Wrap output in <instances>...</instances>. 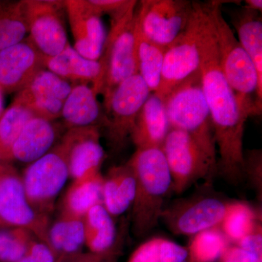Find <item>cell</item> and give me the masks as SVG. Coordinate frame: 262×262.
Instances as JSON below:
<instances>
[{
  "label": "cell",
  "instance_id": "d590c367",
  "mask_svg": "<svg viewBox=\"0 0 262 262\" xmlns=\"http://www.w3.org/2000/svg\"><path fill=\"white\" fill-rule=\"evenodd\" d=\"M188 261L187 248L168 239L160 238L159 262Z\"/></svg>",
  "mask_w": 262,
  "mask_h": 262
},
{
  "label": "cell",
  "instance_id": "f1b7e54d",
  "mask_svg": "<svg viewBox=\"0 0 262 262\" xmlns=\"http://www.w3.org/2000/svg\"><path fill=\"white\" fill-rule=\"evenodd\" d=\"M23 1H3L0 5V51L18 44L28 33Z\"/></svg>",
  "mask_w": 262,
  "mask_h": 262
},
{
  "label": "cell",
  "instance_id": "836d02e7",
  "mask_svg": "<svg viewBox=\"0 0 262 262\" xmlns=\"http://www.w3.org/2000/svg\"><path fill=\"white\" fill-rule=\"evenodd\" d=\"M101 15H108L112 22L120 20L138 5L134 0H89Z\"/></svg>",
  "mask_w": 262,
  "mask_h": 262
},
{
  "label": "cell",
  "instance_id": "277c9868",
  "mask_svg": "<svg viewBox=\"0 0 262 262\" xmlns=\"http://www.w3.org/2000/svg\"><path fill=\"white\" fill-rule=\"evenodd\" d=\"M161 149L171 175L172 190L177 194H182L201 180L212 184L218 173L216 151L184 131L170 128Z\"/></svg>",
  "mask_w": 262,
  "mask_h": 262
},
{
  "label": "cell",
  "instance_id": "30bf717a",
  "mask_svg": "<svg viewBox=\"0 0 262 262\" xmlns=\"http://www.w3.org/2000/svg\"><path fill=\"white\" fill-rule=\"evenodd\" d=\"M69 177L67 151L62 144L31 163L21 179L26 196L32 208L47 215Z\"/></svg>",
  "mask_w": 262,
  "mask_h": 262
},
{
  "label": "cell",
  "instance_id": "d6986e66",
  "mask_svg": "<svg viewBox=\"0 0 262 262\" xmlns=\"http://www.w3.org/2000/svg\"><path fill=\"white\" fill-rule=\"evenodd\" d=\"M89 84H75L67 96L61 117L69 129L103 126V108Z\"/></svg>",
  "mask_w": 262,
  "mask_h": 262
},
{
  "label": "cell",
  "instance_id": "ab89813d",
  "mask_svg": "<svg viewBox=\"0 0 262 262\" xmlns=\"http://www.w3.org/2000/svg\"><path fill=\"white\" fill-rule=\"evenodd\" d=\"M97 255L93 254V253H79L76 256H72L67 258H63L61 262H91L96 258Z\"/></svg>",
  "mask_w": 262,
  "mask_h": 262
},
{
  "label": "cell",
  "instance_id": "4fadbf2b",
  "mask_svg": "<svg viewBox=\"0 0 262 262\" xmlns=\"http://www.w3.org/2000/svg\"><path fill=\"white\" fill-rule=\"evenodd\" d=\"M27 37L45 57L61 53L70 44L63 19L64 1L24 0Z\"/></svg>",
  "mask_w": 262,
  "mask_h": 262
},
{
  "label": "cell",
  "instance_id": "bcb514c9",
  "mask_svg": "<svg viewBox=\"0 0 262 262\" xmlns=\"http://www.w3.org/2000/svg\"><path fill=\"white\" fill-rule=\"evenodd\" d=\"M0 161H1V160H0Z\"/></svg>",
  "mask_w": 262,
  "mask_h": 262
},
{
  "label": "cell",
  "instance_id": "52a82bcc",
  "mask_svg": "<svg viewBox=\"0 0 262 262\" xmlns=\"http://www.w3.org/2000/svg\"><path fill=\"white\" fill-rule=\"evenodd\" d=\"M136 6L120 20L112 22L102 54L98 60L103 67L100 94L103 95L104 101L121 82L139 74L136 51Z\"/></svg>",
  "mask_w": 262,
  "mask_h": 262
},
{
  "label": "cell",
  "instance_id": "6da1fadb",
  "mask_svg": "<svg viewBox=\"0 0 262 262\" xmlns=\"http://www.w3.org/2000/svg\"><path fill=\"white\" fill-rule=\"evenodd\" d=\"M200 72L218 149V173L227 182L239 184L244 180V136L248 117L221 69L209 13L202 41Z\"/></svg>",
  "mask_w": 262,
  "mask_h": 262
},
{
  "label": "cell",
  "instance_id": "4dcf8cb0",
  "mask_svg": "<svg viewBox=\"0 0 262 262\" xmlns=\"http://www.w3.org/2000/svg\"><path fill=\"white\" fill-rule=\"evenodd\" d=\"M230 244L220 227L203 231L191 237L188 262H216Z\"/></svg>",
  "mask_w": 262,
  "mask_h": 262
},
{
  "label": "cell",
  "instance_id": "e575fe53",
  "mask_svg": "<svg viewBox=\"0 0 262 262\" xmlns=\"http://www.w3.org/2000/svg\"><path fill=\"white\" fill-rule=\"evenodd\" d=\"M58 259L56 253L48 245L32 239L25 254L17 262H57Z\"/></svg>",
  "mask_w": 262,
  "mask_h": 262
},
{
  "label": "cell",
  "instance_id": "d4e9b609",
  "mask_svg": "<svg viewBox=\"0 0 262 262\" xmlns=\"http://www.w3.org/2000/svg\"><path fill=\"white\" fill-rule=\"evenodd\" d=\"M72 86L51 71L45 70L38 73L23 90L17 93L13 100L24 106L42 101L64 102Z\"/></svg>",
  "mask_w": 262,
  "mask_h": 262
},
{
  "label": "cell",
  "instance_id": "4316f807",
  "mask_svg": "<svg viewBox=\"0 0 262 262\" xmlns=\"http://www.w3.org/2000/svg\"><path fill=\"white\" fill-rule=\"evenodd\" d=\"M136 51L139 75L151 93H158L161 83L166 48L149 40L140 32L136 24Z\"/></svg>",
  "mask_w": 262,
  "mask_h": 262
},
{
  "label": "cell",
  "instance_id": "44dd1931",
  "mask_svg": "<svg viewBox=\"0 0 262 262\" xmlns=\"http://www.w3.org/2000/svg\"><path fill=\"white\" fill-rule=\"evenodd\" d=\"M229 15L237 31L239 42L254 65L257 74L258 89L262 93L261 13L245 5L231 10Z\"/></svg>",
  "mask_w": 262,
  "mask_h": 262
},
{
  "label": "cell",
  "instance_id": "1f68e13d",
  "mask_svg": "<svg viewBox=\"0 0 262 262\" xmlns=\"http://www.w3.org/2000/svg\"><path fill=\"white\" fill-rule=\"evenodd\" d=\"M30 234L20 228L0 231V262H17L23 257L32 239Z\"/></svg>",
  "mask_w": 262,
  "mask_h": 262
},
{
  "label": "cell",
  "instance_id": "cb8c5ba5",
  "mask_svg": "<svg viewBox=\"0 0 262 262\" xmlns=\"http://www.w3.org/2000/svg\"><path fill=\"white\" fill-rule=\"evenodd\" d=\"M84 245L91 253L107 256L116 239V228L113 216L103 204L94 206L83 218Z\"/></svg>",
  "mask_w": 262,
  "mask_h": 262
},
{
  "label": "cell",
  "instance_id": "83f0119b",
  "mask_svg": "<svg viewBox=\"0 0 262 262\" xmlns=\"http://www.w3.org/2000/svg\"><path fill=\"white\" fill-rule=\"evenodd\" d=\"M261 227V219L247 203L230 202L220 226L230 244H236L241 239Z\"/></svg>",
  "mask_w": 262,
  "mask_h": 262
},
{
  "label": "cell",
  "instance_id": "f35d334b",
  "mask_svg": "<svg viewBox=\"0 0 262 262\" xmlns=\"http://www.w3.org/2000/svg\"><path fill=\"white\" fill-rule=\"evenodd\" d=\"M262 227L244 237L237 244L239 248L262 256Z\"/></svg>",
  "mask_w": 262,
  "mask_h": 262
},
{
  "label": "cell",
  "instance_id": "f546056e",
  "mask_svg": "<svg viewBox=\"0 0 262 262\" xmlns=\"http://www.w3.org/2000/svg\"><path fill=\"white\" fill-rule=\"evenodd\" d=\"M34 114L27 106L13 100L0 117V160H11V149L17 138Z\"/></svg>",
  "mask_w": 262,
  "mask_h": 262
},
{
  "label": "cell",
  "instance_id": "484cf974",
  "mask_svg": "<svg viewBox=\"0 0 262 262\" xmlns=\"http://www.w3.org/2000/svg\"><path fill=\"white\" fill-rule=\"evenodd\" d=\"M48 246L57 257L69 258L79 254L84 245V227L82 219L62 215L49 227Z\"/></svg>",
  "mask_w": 262,
  "mask_h": 262
},
{
  "label": "cell",
  "instance_id": "9c48e42d",
  "mask_svg": "<svg viewBox=\"0 0 262 262\" xmlns=\"http://www.w3.org/2000/svg\"><path fill=\"white\" fill-rule=\"evenodd\" d=\"M151 94L139 74L129 77L103 101V125L110 146L118 151L125 146L141 108Z\"/></svg>",
  "mask_w": 262,
  "mask_h": 262
},
{
  "label": "cell",
  "instance_id": "8992f818",
  "mask_svg": "<svg viewBox=\"0 0 262 262\" xmlns=\"http://www.w3.org/2000/svg\"><path fill=\"white\" fill-rule=\"evenodd\" d=\"M208 20L206 3L193 1L187 27L166 49L158 94L164 98L200 70L202 41Z\"/></svg>",
  "mask_w": 262,
  "mask_h": 262
},
{
  "label": "cell",
  "instance_id": "603a6c76",
  "mask_svg": "<svg viewBox=\"0 0 262 262\" xmlns=\"http://www.w3.org/2000/svg\"><path fill=\"white\" fill-rule=\"evenodd\" d=\"M103 177L100 172L74 180L63 200V214L82 219L92 207L102 204Z\"/></svg>",
  "mask_w": 262,
  "mask_h": 262
},
{
  "label": "cell",
  "instance_id": "7a4b0ae2",
  "mask_svg": "<svg viewBox=\"0 0 262 262\" xmlns=\"http://www.w3.org/2000/svg\"><path fill=\"white\" fill-rule=\"evenodd\" d=\"M127 164L134 172L136 184L133 231L136 237H144L161 220L165 199L172 190L171 175L160 148L136 149Z\"/></svg>",
  "mask_w": 262,
  "mask_h": 262
},
{
  "label": "cell",
  "instance_id": "5bb4252c",
  "mask_svg": "<svg viewBox=\"0 0 262 262\" xmlns=\"http://www.w3.org/2000/svg\"><path fill=\"white\" fill-rule=\"evenodd\" d=\"M64 4L74 38L73 48L84 58L98 61L107 37L102 15L89 0H66Z\"/></svg>",
  "mask_w": 262,
  "mask_h": 262
},
{
  "label": "cell",
  "instance_id": "ffe728a7",
  "mask_svg": "<svg viewBox=\"0 0 262 262\" xmlns=\"http://www.w3.org/2000/svg\"><path fill=\"white\" fill-rule=\"evenodd\" d=\"M56 137V129L51 121L33 117L12 146L11 160L30 163L36 161L50 151Z\"/></svg>",
  "mask_w": 262,
  "mask_h": 262
},
{
  "label": "cell",
  "instance_id": "7bdbcfd3",
  "mask_svg": "<svg viewBox=\"0 0 262 262\" xmlns=\"http://www.w3.org/2000/svg\"><path fill=\"white\" fill-rule=\"evenodd\" d=\"M106 257V256H99V255H97V256H96V258L91 262H104V260Z\"/></svg>",
  "mask_w": 262,
  "mask_h": 262
},
{
  "label": "cell",
  "instance_id": "f6af8a7d",
  "mask_svg": "<svg viewBox=\"0 0 262 262\" xmlns=\"http://www.w3.org/2000/svg\"><path fill=\"white\" fill-rule=\"evenodd\" d=\"M2 2H3V1H0V5L2 4Z\"/></svg>",
  "mask_w": 262,
  "mask_h": 262
},
{
  "label": "cell",
  "instance_id": "b9f144b4",
  "mask_svg": "<svg viewBox=\"0 0 262 262\" xmlns=\"http://www.w3.org/2000/svg\"><path fill=\"white\" fill-rule=\"evenodd\" d=\"M3 92L0 90V117H1L2 115H3V113H4V107H3Z\"/></svg>",
  "mask_w": 262,
  "mask_h": 262
},
{
  "label": "cell",
  "instance_id": "5b68a950",
  "mask_svg": "<svg viewBox=\"0 0 262 262\" xmlns=\"http://www.w3.org/2000/svg\"><path fill=\"white\" fill-rule=\"evenodd\" d=\"M163 100L170 128L187 133L217 152L213 122L200 70L174 88Z\"/></svg>",
  "mask_w": 262,
  "mask_h": 262
},
{
  "label": "cell",
  "instance_id": "2e32d148",
  "mask_svg": "<svg viewBox=\"0 0 262 262\" xmlns=\"http://www.w3.org/2000/svg\"><path fill=\"white\" fill-rule=\"evenodd\" d=\"M98 127L69 129L61 144L68 159L70 177L74 180L100 172L105 152L100 141Z\"/></svg>",
  "mask_w": 262,
  "mask_h": 262
},
{
  "label": "cell",
  "instance_id": "7c38bea8",
  "mask_svg": "<svg viewBox=\"0 0 262 262\" xmlns=\"http://www.w3.org/2000/svg\"><path fill=\"white\" fill-rule=\"evenodd\" d=\"M193 1L143 0L136 10L137 25L149 40L168 48L187 27Z\"/></svg>",
  "mask_w": 262,
  "mask_h": 262
},
{
  "label": "cell",
  "instance_id": "74e56055",
  "mask_svg": "<svg viewBox=\"0 0 262 262\" xmlns=\"http://www.w3.org/2000/svg\"><path fill=\"white\" fill-rule=\"evenodd\" d=\"M220 262H262V256H258L230 244L221 256Z\"/></svg>",
  "mask_w": 262,
  "mask_h": 262
},
{
  "label": "cell",
  "instance_id": "9a60e30c",
  "mask_svg": "<svg viewBox=\"0 0 262 262\" xmlns=\"http://www.w3.org/2000/svg\"><path fill=\"white\" fill-rule=\"evenodd\" d=\"M45 59L28 38L0 51V90L3 94H17L23 90L46 70Z\"/></svg>",
  "mask_w": 262,
  "mask_h": 262
},
{
  "label": "cell",
  "instance_id": "ee69618b",
  "mask_svg": "<svg viewBox=\"0 0 262 262\" xmlns=\"http://www.w3.org/2000/svg\"><path fill=\"white\" fill-rule=\"evenodd\" d=\"M62 259H63V258H59L57 262H61Z\"/></svg>",
  "mask_w": 262,
  "mask_h": 262
},
{
  "label": "cell",
  "instance_id": "60d3db41",
  "mask_svg": "<svg viewBox=\"0 0 262 262\" xmlns=\"http://www.w3.org/2000/svg\"><path fill=\"white\" fill-rule=\"evenodd\" d=\"M246 6L251 9L257 10V11L261 13L262 10V1L261 0H246Z\"/></svg>",
  "mask_w": 262,
  "mask_h": 262
},
{
  "label": "cell",
  "instance_id": "e0dca14e",
  "mask_svg": "<svg viewBox=\"0 0 262 262\" xmlns=\"http://www.w3.org/2000/svg\"><path fill=\"white\" fill-rule=\"evenodd\" d=\"M45 61L48 70L72 85L89 84L96 94H101L103 77L101 62L84 58L70 44L57 56L46 57Z\"/></svg>",
  "mask_w": 262,
  "mask_h": 262
},
{
  "label": "cell",
  "instance_id": "7dc6e473",
  "mask_svg": "<svg viewBox=\"0 0 262 262\" xmlns=\"http://www.w3.org/2000/svg\"><path fill=\"white\" fill-rule=\"evenodd\" d=\"M0 164H1V163H0Z\"/></svg>",
  "mask_w": 262,
  "mask_h": 262
},
{
  "label": "cell",
  "instance_id": "ba28073f",
  "mask_svg": "<svg viewBox=\"0 0 262 262\" xmlns=\"http://www.w3.org/2000/svg\"><path fill=\"white\" fill-rule=\"evenodd\" d=\"M204 184V189L164 208L161 220L173 234L192 237L220 227L230 202L210 191L211 184Z\"/></svg>",
  "mask_w": 262,
  "mask_h": 262
},
{
  "label": "cell",
  "instance_id": "8fae6325",
  "mask_svg": "<svg viewBox=\"0 0 262 262\" xmlns=\"http://www.w3.org/2000/svg\"><path fill=\"white\" fill-rule=\"evenodd\" d=\"M0 227L25 229L48 245V215L32 208L22 179L14 168L3 164H0Z\"/></svg>",
  "mask_w": 262,
  "mask_h": 262
},
{
  "label": "cell",
  "instance_id": "ac0fdd59",
  "mask_svg": "<svg viewBox=\"0 0 262 262\" xmlns=\"http://www.w3.org/2000/svg\"><path fill=\"white\" fill-rule=\"evenodd\" d=\"M170 130L163 98L151 93L136 119L130 136L136 149L160 148Z\"/></svg>",
  "mask_w": 262,
  "mask_h": 262
},
{
  "label": "cell",
  "instance_id": "7402d4cb",
  "mask_svg": "<svg viewBox=\"0 0 262 262\" xmlns=\"http://www.w3.org/2000/svg\"><path fill=\"white\" fill-rule=\"evenodd\" d=\"M136 179L128 165L115 167L103 178L102 204L112 216L132 207L136 195Z\"/></svg>",
  "mask_w": 262,
  "mask_h": 262
},
{
  "label": "cell",
  "instance_id": "d6a6232c",
  "mask_svg": "<svg viewBox=\"0 0 262 262\" xmlns=\"http://www.w3.org/2000/svg\"><path fill=\"white\" fill-rule=\"evenodd\" d=\"M247 179L261 198L262 154L261 149L244 150V179Z\"/></svg>",
  "mask_w": 262,
  "mask_h": 262
},
{
  "label": "cell",
  "instance_id": "8d00e7d4",
  "mask_svg": "<svg viewBox=\"0 0 262 262\" xmlns=\"http://www.w3.org/2000/svg\"><path fill=\"white\" fill-rule=\"evenodd\" d=\"M161 237H155L139 246L127 262H159L160 242Z\"/></svg>",
  "mask_w": 262,
  "mask_h": 262
},
{
  "label": "cell",
  "instance_id": "3957f363",
  "mask_svg": "<svg viewBox=\"0 0 262 262\" xmlns=\"http://www.w3.org/2000/svg\"><path fill=\"white\" fill-rule=\"evenodd\" d=\"M224 2H207L223 75L248 117L261 114L262 93L256 69L222 14Z\"/></svg>",
  "mask_w": 262,
  "mask_h": 262
}]
</instances>
